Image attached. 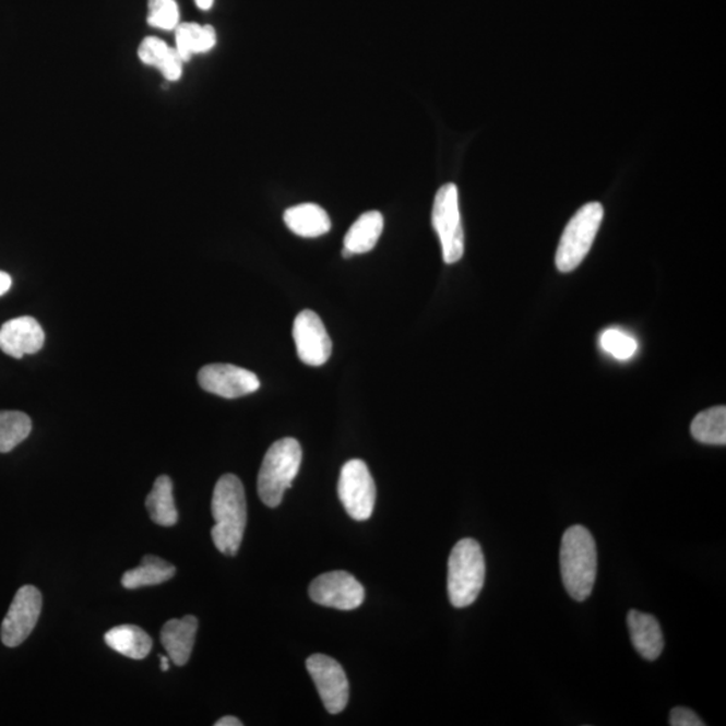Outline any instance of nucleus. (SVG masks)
Returning <instances> with one entry per match:
<instances>
[{
	"mask_svg": "<svg viewBox=\"0 0 726 726\" xmlns=\"http://www.w3.org/2000/svg\"><path fill=\"white\" fill-rule=\"evenodd\" d=\"M212 538L225 556H236L247 526V498L242 481L234 474L221 476L212 499Z\"/></svg>",
	"mask_w": 726,
	"mask_h": 726,
	"instance_id": "nucleus-1",
	"label": "nucleus"
},
{
	"mask_svg": "<svg viewBox=\"0 0 726 726\" xmlns=\"http://www.w3.org/2000/svg\"><path fill=\"white\" fill-rule=\"evenodd\" d=\"M563 586L576 602L588 599L597 574V550L588 528L574 525L563 533L560 550Z\"/></svg>",
	"mask_w": 726,
	"mask_h": 726,
	"instance_id": "nucleus-2",
	"label": "nucleus"
},
{
	"mask_svg": "<svg viewBox=\"0 0 726 726\" xmlns=\"http://www.w3.org/2000/svg\"><path fill=\"white\" fill-rule=\"evenodd\" d=\"M301 457L304 452L294 438L277 440L266 451L258 478L259 497L266 507H281L284 493L299 474Z\"/></svg>",
	"mask_w": 726,
	"mask_h": 726,
	"instance_id": "nucleus-3",
	"label": "nucleus"
},
{
	"mask_svg": "<svg viewBox=\"0 0 726 726\" xmlns=\"http://www.w3.org/2000/svg\"><path fill=\"white\" fill-rule=\"evenodd\" d=\"M486 562L479 543L473 538L459 541L449 560V596L452 606H472L484 588Z\"/></svg>",
	"mask_w": 726,
	"mask_h": 726,
	"instance_id": "nucleus-4",
	"label": "nucleus"
},
{
	"mask_svg": "<svg viewBox=\"0 0 726 726\" xmlns=\"http://www.w3.org/2000/svg\"><path fill=\"white\" fill-rule=\"evenodd\" d=\"M604 209L599 202L586 203L569 221L563 230L559 248L556 253L557 270L563 273L572 272L583 263L603 223Z\"/></svg>",
	"mask_w": 726,
	"mask_h": 726,
	"instance_id": "nucleus-5",
	"label": "nucleus"
},
{
	"mask_svg": "<svg viewBox=\"0 0 726 726\" xmlns=\"http://www.w3.org/2000/svg\"><path fill=\"white\" fill-rule=\"evenodd\" d=\"M432 225L439 236L447 264H455L464 254V231L455 183L441 186L436 193Z\"/></svg>",
	"mask_w": 726,
	"mask_h": 726,
	"instance_id": "nucleus-6",
	"label": "nucleus"
},
{
	"mask_svg": "<svg viewBox=\"0 0 726 726\" xmlns=\"http://www.w3.org/2000/svg\"><path fill=\"white\" fill-rule=\"evenodd\" d=\"M340 501L346 513L356 521L369 520L374 511L376 484L368 466L359 459L348 461L341 469Z\"/></svg>",
	"mask_w": 726,
	"mask_h": 726,
	"instance_id": "nucleus-7",
	"label": "nucleus"
},
{
	"mask_svg": "<svg viewBox=\"0 0 726 726\" xmlns=\"http://www.w3.org/2000/svg\"><path fill=\"white\" fill-rule=\"evenodd\" d=\"M43 609V595L33 585H25L16 592L8 615L2 623L0 638L4 646L19 647L36 629Z\"/></svg>",
	"mask_w": 726,
	"mask_h": 726,
	"instance_id": "nucleus-8",
	"label": "nucleus"
},
{
	"mask_svg": "<svg viewBox=\"0 0 726 726\" xmlns=\"http://www.w3.org/2000/svg\"><path fill=\"white\" fill-rule=\"evenodd\" d=\"M306 666L326 711L331 714L344 712L350 691L344 667L323 654L311 655Z\"/></svg>",
	"mask_w": 726,
	"mask_h": 726,
	"instance_id": "nucleus-9",
	"label": "nucleus"
},
{
	"mask_svg": "<svg viewBox=\"0 0 726 726\" xmlns=\"http://www.w3.org/2000/svg\"><path fill=\"white\" fill-rule=\"evenodd\" d=\"M313 603L319 606L353 611L365 600V590L361 583L345 571H335L321 574L312 581L309 590Z\"/></svg>",
	"mask_w": 726,
	"mask_h": 726,
	"instance_id": "nucleus-10",
	"label": "nucleus"
},
{
	"mask_svg": "<svg viewBox=\"0 0 726 726\" xmlns=\"http://www.w3.org/2000/svg\"><path fill=\"white\" fill-rule=\"evenodd\" d=\"M199 382L203 391L224 398H240L260 389L259 377L253 371L229 364L203 366Z\"/></svg>",
	"mask_w": 726,
	"mask_h": 726,
	"instance_id": "nucleus-11",
	"label": "nucleus"
},
{
	"mask_svg": "<svg viewBox=\"0 0 726 726\" xmlns=\"http://www.w3.org/2000/svg\"><path fill=\"white\" fill-rule=\"evenodd\" d=\"M293 335L301 362L322 366L329 361L333 352V342L317 312L301 311L295 319Z\"/></svg>",
	"mask_w": 726,
	"mask_h": 726,
	"instance_id": "nucleus-12",
	"label": "nucleus"
},
{
	"mask_svg": "<svg viewBox=\"0 0 726 726\" xmlns=\"http://www.w3.org/2000/svg\"><path fill=\"white\" fill-rule=\"evenodd\" d=\"M45 345V331L36 319L21 317L11 319L0 328V350L21 359L36 354Z\"/></svg>",
	"mask_w": 726,
	"mask_h": 726,
	"instance_id": "nucleus-13",
	"label": "nucleus"
},
{
	"mask_svg": "<svg viewBox=\"0 0 726 726\" xmlns=\"http://www.w3.org/2000/svg\"><path fill=\"white\" fill-rule=\"evenodd\" d=\"M199 619L188 615L182 619L168 620L160 632V641L174 665L185 666L193 653Z\"/></svg>",
	"mask_w": 726,
	"mask_h": 726,
	"instance_id": "nucleus-14",
	"label": "nucleus"
},
{
	"mask_svg": "<svg viewBox=\"0 0 726 726\" xmlns=\"http://www.w3.org/2000/svg\"><path fill=\"white\" fill-rule=\"evenodd\" d=\"M632 644L644 659H658L664 652L665 641L658 620L653 615L631 609L627 615Z\"/></svg>",
	"mask_w": 726,
	"mask_h": 726,
	"instance_id": "nucleus-15",
	"label": "nucleus"
},
{
	"mask_svg": "<svg viewBox=\"0 0 726 726\" xmlns=\"http://www.w3.org/2000/svg\"><path fill=\"white\" fill-rule=\"evenodd\" d=\"M284 223L293 234L305 238L321 237L331 229L329 214L317 203H301L287 209Z\"/></svg>",
	"mask_w": 726,
	"mask_h": 726,
	"instance_id": "nucleus-16",
	"label": "nucleus"
},
{
	"mask_svg": "<svg viewBox=\"0 0 726 726\" xmlns=\"http://www.w3.org/2000/svg\"><path fill=\"white\" fill-rule=\"evenodd\" d=\"M138 56L144 66L158 68L168 81H178L182 78L183 61L176 48L168 46L165 40L147 37L139 45Z\"/></svg>",
	"mask_w": 726,
	"mask_h": 726,
	"instance_id": "nucleus-17",
	"label": "nucleus"
},
{
	"mask_svg": "<svg viewBox=\"0 0 726 726\" xmlns=\"http://www.w3.org/2000/svg\"><path fill=\"white\" fill-rule=\"evenodd\" d=\"M383 230V217L380 212H366L348 229L344 242V258L368 253L379 242Z\"/></svg>",
	"mask_w": 726,
	"mask_h": 726,
	"instance_id": "nucleus-18",
	"label": "nucleus"
},
{
	"mask_svg": "<svg viewBox=\"0 0 726 726\" xmlns=\"http://www.w3.org/2000/svg\"><path fill=\"white\" fill-rule=\"evenodd\" d=\"M104 641L116 653L131 659H144L153 648V639L141 627L123 624L109 630Z\"/></svg>",
	"mask_w": 726,
	"mask_h": 726,
	"instance_id": "nucleus-19",
	"label": "nucleus"
},
{
	"mask_svg": "<svg viewBox=\"0 0 726 726\" xmlns=\"http://www.w3.org/2000/svg\"><path fill=\"white\" fill-rule=\"evenodd\" d=\"M217 44V33L213 26L199 23H179L176 27V49L183 62L195 55L211 51Z\"/></svg>",
	"mask_w": 726,
	"mask_h": 726,
	"instance_id": "nucleus-20",
	"label": "nucleus"
},
{
	"mask_svg": "<svg viewBox=\"0 0 726 726\" xmlns=\"http://www.w3.org/2000/svg\"><path fill=\"white\" fill-rule=\"evenodd\" d=\"M177 568L171 566L170 562L159 559L156 556H144L135 569H131L124 573L121 579L127 590H138L142 586L159 585L166 583L167 580L176 576Z\"/></svg>",
	"mask_w": 726,
	"mask_h": 726,
	"instance_id": "nucleus-21",
	"label": "nucleus"
},
{
	"mask_svg": "<svg viewBox=\"0 0 726 726\" xmlns=\"http://www.w3.org/2000/svg\"><path fill=\"white\" fill-rule=\"evenodd\" d=\"M145 508L156 525L170 527L177 524L178 511L174 501L172 480L167 475L155 480L153 490L145 499Z\"/></svg>",
	"mask_w": 726,
	"mask_h": 726,
	"instance_id": "nucleus-22",
	"label": "nucleus"
},
{
	"mask_svg": "<svg viewBox=\"0 0 726 726\" xmlns=\"http://www.w3.org/2000/svg\"><path fill=\"white\" fill-rule=\"evenodd\" d=\"M691 435L702 444L725 445L726 444V408L714 406V408L701 412L694 417L690 428Z\"/></svg>",
	"mask_w": 726,
	"mask_h": 726,
	"instance_id": "nucleus-23",
	"label": "nucleus"
},
{
	"mask_svg": "<svg viewBox=\"0 0 726 726\" xmlns=\"http://www.w3.org/2000/svg\"><path fill=\"white\" fill-rule=\"evenodd\" d=\"M32 420L23 412L0 410V454H8L28 438Z\"/></svg>",
	"mask_w": 726,
	"mask_h": 726,
	"instance_id": "nucleus-24",
	"label": "nucleus"
},
{
	"mask_svg": "<svg viewBox=\"0 0 726 726\" xmlns=\"http://www.w3.org/2000/svg\"><path fill=\"white\" fill-rule=\"evenodd\" d=\"M600 346L604 352L619 359V361H627V359L634 357L638 352V342L634 336L618 329L604 331L600 336Z\"/></svg>",
	"mask_w": 726,
	"mask_h": 726,
	"instance_id": "nucleus-25",
	"label": "nucleus"
},
{
	"mask_svg": "<svg viewBox=\"0 0 726 726\" xmlns=\"http://www.w3.org/2000/svg\"><path fill=\"white\" fill-rule=\"evenodd\" d=\"M179 8L176 0H148L147 22L160 31H176L179 25Z\"/></svg>",
	"mask_w": 726,
	"mask_h": 726,
	"instance_id": "nucleus-26",
	"label": "nucleus"
},
{
	"mask_svg": "<svg viewBox=\"0 0 726 726\" xmlns=\"http://www.w3.org/2000/svg\"><path fill=\"white\" fill-rule=\"evenodd\" d=\"M671 726H704L702 719L691 709L677 706L670 713Z\"/></svg>",
	"mask_w": 726,
	"mask_h": 726,
	"instance_id": "nucleus-27",
	"label": "nucleus"
},
{
	"mask_svg": "<svg viewBox=\"0 0 726 726\" xmlns=\"http://www.w3.org/2000/svg\"><path fill=\"white\" fill-rule=\"evenodd\" d=\"M11 286H13V281H11L9 273L0 271V296L8 294Z\"/></svg>",
	"mask_w": 726,
	"mask_h": 726,
	"instance_id": "nucleus-28",
	"label": "nucleus"
},
{
	"mask_svg": "<svg viewBox=\"0 0 726 726\" xmlns=\"http://www.w3.org/2000/svg\"><path fill=\"white\" fill-rule=\"evenodd\" d=\"M216 726H242L243 724L240 722V719L231 716H226L223 718H219L216 724Z\"/></svg>",
	"mask_w": 726,
	"mask_h": 726,
	"instance_id": "nucleus-29",
	"label": "nucleus"
},
{
	"mask_svg": "<svg viewBox=\"0 0 726 726\" xmlns=\"http://www.w3.org/2000/svg\"><path fill=\"white\" fill-rule=\"evenodd\" d=\"M197 8L202 11H207L213 8L214 0H194Z\"/></svg>",
	"mask_w": 726,
	"mask_h": 726,
	"instance_id": "nucleus-30",
	"label": "nucleus"
},
{
	"mask_svg": "<svg viewBox=\"0 0 726 726\" xmlns=\"http://www.w3.org/2000/svg\"><path fill=\"white\" fill-rule=\"evenodd\" d=\"M170 669V658L165 655H160V670L168 671Z\"/></svg>",
	"mask_w": 726,
	"mask_h": 726,
	"instance_id": "nucleus-31",
	"label": "nucleus"
}]
</instances>
